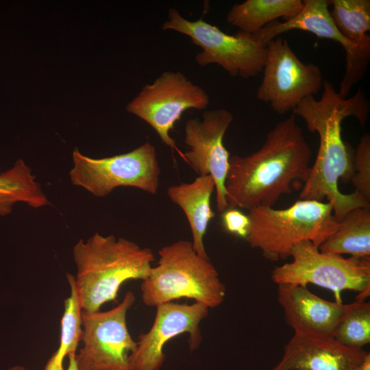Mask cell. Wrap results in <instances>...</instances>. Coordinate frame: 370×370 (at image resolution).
Instances as JSON below:
<instances>
[{
  "label": "cell",
  "mask_w": 370,
  "mask_h": 370,
  "mask_svg": "<svg viewBox=\"0 0 370 370\" xmlns=\"http://www.w3.org/2000/svg\"><path fill=\"white\" fill-rule=\"evenodd\" d=\"M332 21L348 41L358 45H370V1L330 0Z\"/></svg>",
  "instance_id": "7402d4cb"
},
{
  "label": "cell",
  "mask_w": 370,
  "mask_h": 370,
  "mask_svg": "<svg viewBox=\"0 0 370 370\" xmlns=\"http://www.w3.org/2000/svg\"><path fill=\"white\" fill-rule=\"evenodd\" d=\"M361 370H370V354L367 356Z\"/></svg>",
  "instance_id": "4316f807"
},
{
  "label": "cell",
  "mask_w": 370,
  "mask_h": 370,
  "mask_svg": "<svg viewBox=\"0 0 370 370\" xmlns=\"http://www.w3.org/2000/svg\"><path fill=\"white\" fill-rule=\"evenodd\" d=\"M278 300L294 334L334 337L351 304L330 301L311 293L307 286L278 285Z\"/></svg>",
  "instance_id": "9a60e30c"
},
{
  "label": "cell",
  "mask_w": 370,
  "mask_h": 370,
  "mask_svg": "<svg viewBox=\"0 0 370 370\" xmlns=\"http://www.w3.org/2000/svg\"><path fill=\"white\" fill-rule=\"evenodd\" d=\"M290 256L292 262L272 271L271 279L277 285L314 284L331 291L337 302H342L345 290L358 292L356 299L359 301H366L370 295V257L345 258L322 252L310 241L296 244Z\"/></svg>",
  "instance_id": "8992f818"
},
{
  "label": "cell",
  "mask_w": 370,
  "mask_h": 370,
  "mask_svg": "<svg viewBox=\"0 0 370 370\" xmlns=\"http://www.w3.org/2000/svg\"><path fill=\"white\" fill-rule=\"evenodd\" d=\"M323 87L319 99L307 97L292 112L304 121L308 131L317 132L320 139L315 161L299 198L318 201L326 199L339 221L354 208L370 206V202L357 192L344 194L338 186L340 179L348 182L354 175V150L342 138V121L354 116L364 127L370 104L361 88L353 96L342 99L329 81L323 80Z\"/></svg>",
  "instance_id": "6da1fadb"
},
{
  "label": "cell",
  "mask_w": 370,
  "mask_h": 370,
  "mask_svg": "<svg viewBox=\"0 0 370 370\" xmlns=\"http://www.w3.org/2000/svg\"><path fill=\"white\" fill-rule=\"evenodd\" d=\"M135 302L127 291L114 308L82 311L83 346L75 360L78 370H132L129 360L136 346L127 326V313Z\"/></svg>",
  "instance_id": "9c48e42d"
},
{
  "label": "cell",
  "mask_w": 370,
  "mask_h": 370,
  "mask_svg": "<svg viewBox=\"0 0 370 370\" xmlns=\"http://www.w3.org/2000/svg\"><path fill=\"white\" fill-rule=\"evenodd\" d=\"M354 175L350 180L354 191L370 202V135L364 134L354 151Z\"/></svg>",
  "instance_id": "cb8c5ba5"
},
{
  "label": "cell",
  "mask_w": 370,
  "mask_h": 370,
  "mask_svg": "<svg viewBox=\"0 0 370 370\" xmlns=\"http://www.w3.org/2000/svg\"><path fill=\"white\" fill-rule=\"evenodd\" d=\"M303 5L301 0H246L231 8L226 21L239 31L254 34L280 18H293Z\"/></svg>",
  "instance_id": "ac0fdd59"
},
{
  "label": "cell",
  "mask_w": 370,
  "mask_h": 370,
  "mask_svg": "<svg viewBox=\"0 0 370 370\" xmlns=\"http://www.w3.org/2000/svg\"><path fill=\"white\" fill-rule=\"evenodd\" d=\"M202 120L193 118L184 126V143L189 149L182 158L199 175H210L215 183L216 204L219 212L227 208L225 180L229 169L230 153L223 138L233 115L220 108L205 111Z\"/></svg>",
  "instance_id": "4fadbf2b"
},
{
  "label": "cell",
  "mask_w": 370,
  "mask_h": 370,
  "mask_svg": "<svg viewBox=\"0 0 370 370\" xmlns=\"http://www.w3.org/2000/svg\"><path fill=\"white\" fill-rule=\"evenodd\" d=\"M248 211L250 225L245 239L271 261L286 259L303 241L319 247L338 225L329 202L300 199L285 209L257 206Z\"/></svg>",
  "instance_id": "5b68a950"
},
{
  "label": "cell",
  "mask_w": 370,
  "mask_h": 370,
  "mask_svg": "<svg viewBox=\"0 0 370 370\" xmlns=\"http://www.w3.org/2000/svg\"><path fill=\"white\" fill-rule=\"evenodd\" d=\"M319 249L322 252L341 256L370 257V208H357L349 211Z\"/></svg>",
  "instance_id": "d6986e66"
},
{
  "label": "cell",
  "mask_w": 370,
  "mask_h": 370,
  "mask_svg": "<svg viewBox=\"0 0 370 370\" xmlns=\"http://www.w3.org/2000/svg\"><path fill=\"white\" fill-rule=\"evenodd\" d=\"M156 266L143 280L140 291L147 306L187 298L208 308L224 301L226 288L209 258L199 256L192 242L179 240L161 248Z\"/></svg>",
  "instance_id": "277c9868"
},
{
  "label": "cell",
  "mask_w": 370,
  "mask_h": 370,
  "mask_svg": "<svg viewBox=\"0 0 370 370\" xmlns=\"http://www.w3.org/2000/svg\"><path fill=\"white\" fill-rule=\"evenodd\" d=\"M301 11L293 18L280 22L275 21L254 36L267 46L280 34L301 30L312 33L319 38L337 42L345 52V73L340 82L338 95L346 98L352 88L365 77L370 60V45H358L346 40L335 26L326 0H304Z\"/></svg>",
  "instance_id": "7c38bea8"
},
{
  "label": "cell",
  "mask_w": 370,
  "mask_h": 370,
  "mask_svg": "<svg viewBox=\"0 0 370 370\" xmlns=\"http://www.w3.org/2000/svg\"><path fill=\"white\" fill-rule=\"evenodd\" d=\"M224 228L230 234L245 238L249 228V219L236 208H227L222 214Z\"/></svg>",
  "instance_id": "d4e9b609"
},
{
  "label": "cell",
  "mask_w": 370,
  "mask_h": 370,
  "mask_svg": "<svg viewBox=\"0 0 370 370\" xmlns=\"http://www.w3.org/2000/svg\"><path fill=\"white\" fill-rule=\"evenodd\" d=\"M73 254L78 296L82 310L87 312L99 311L104 304L115 301L124 282L146 279L155 260L149 248L99 233L79 240Z\"/></svg>",
  "instance_id": "3957f363"
},
{
  "label": "cell",
  "mask_w": 370,
  "mask_h": 370,
  "mask_svg": "<svg viewBox=\"0 0 370 370\" xmlns=\"http://www.w3.org/2000/svg\"><path fill=\"white\" fill-rule=\"evenodd\" d=\"M262 73L256 97L282 115L293 112L304 98L319 92L323 83L319 67L301 62L282 37L267 45Z\"/></svg>",
  "instance_id": "8fae6325"
},
{
  "label": "cell",
  "mask_w": 370,
  "mask_h": 370,
  "mask_svg": "<svg viewBox=\"0 0 370 370\" xmlns=\"http://www.w3.org/2000/svg\"><path fill=\"white\" fill-rule=\"evenodd\" d=\"M334 338L352 349H362L370 343V303L355 300L339 323Z\"/></svg>",
  "instance_id": "603a6c76"
},
{
  "label": "cell",
  "mask_w": 370,
  "mask_h": 370,
  "mask_svg": "<svg viewBox=\"0 0 370 370\" xmlns=\"http://www.w3.org/2000/svg\"><path fill=\"white\" fill-rule=\"evenodd\" d=\"M17 202L25 203L34 208L49 204L30 167L22 160L0 173V215L10 214Z\"/></svg>",
  "instance_id": "ffe728a7"
},
{
  "label": "cell",
  "mask_w": 370,
  "mask_h": 370,
  "mask_svg": "<svg viewBox=\"0 0 370 370\" xmlns=\"http://www.w3.org/2000/svg\"><path fill=\"white\" fill-rule=\"evenodd\" d=\"M71 182L97 197L120 186L134 187L155 195L160 168L155 147L147 142L134 150L103 158H92L77 149L73 151Z\"/></svg>",
  "instance_id": "ba28073f"
},
{
  "label": "cell",
  "mask_w": 370,
  "mask_h": 370,
  "mask_svg": "<svg viewBox=\"0 0 370 370\" xmlns=\"http://www.w3.org/2000/svg\"><path fill=\"white\" fill-rule=\"evenodd\" d=\"M215 190V183L210 175H199L190 183L173 185L168 188L170 199L184 211L188 221L195 251L208 258L204 237L214 212L211 208L210 198Z\"/></svg>",
  "instance_id": "e0dca14e"
},
{
  "label": "cell",
  "mask_w": 370,
  "mask_h": 370,
  "mask_svg": "<svg viewBox=\"0 0 370 370\" xmlns=\"http://www.w3.org/2000/svg\"><path fill=\"white\" fill-rule=\"evenodd\" d=\"M156 308L151 327L138 336L136 346L130 355L132 370H160L166 358V343L178 335L188 334V345L191 352L197 350L201 344L199 325L207 317L208 308L197 302H169Z\"/></svg>",
  "instance_id": "5bb4252c"
},
{
  "label": "cell",
  "mask_w": 370,
  "mask_h": 370,
  "mask_svg": "<svg viewBox=\"0 0 370 370\" xmlns=\"http://www.w3.org/2000/svg\"><path fill=\"white\" fill-rule=\"evenodd\" d=\"M70 295L64 299V310L61 319V332L58 349L48 360L43 370H64V358L75 354L82 340V307L74 275L66 273Z\"/></svg>",
  "instance_id": "44dd1931"
},
{
  "label": "cell",
  "mask_w": 370,
  "mask_h": 370,
  "mask_svg": "<svg viewBox=\"0 0 370 370\" xmlns=\"http://www.w3.org/2000/svg\"><path fill=\"white\" fill-rule=\"evenodd\" d=\"M75 354H70L69 357V366L66 370H78L77 367V362L75 360ZM8 370H27L24 367L22 366H15L12 367Z\"/></svg>",
  "instance_id": "484cf974"
},
{
  "label": "cell",
  "mask_w": 370,
  "mask_h": 370,
  "mask_svg": "<svg viewBox=\"0 0 370 370\" xmlns=\"http://www.w3.org/2000/svg\"><path fill=\"white\" fill-rule=\"evenodd\" d=\"M163 30H172L191 39L201 51L195 56L197 64L205 66L216 64L232 77L248 79L262 71L267 58V46L253 34L238 31L234 35L202 18L191 21L175 8L168 12V19L162 25Z\"/></svg>",
  "instance_id": "52a82bcc"
},
{
  "label": "cell",
  "mask_w": 370,
  "mask_h": 370,
  "mask_svg": "<svg viewBox=\"0 0 370 370\" xmlns=\"http://www.w3.org/2000/svg\"><path fill=\"white\" fill-rule=\"evenodd\" d=\"M369 354L347 347L334 337L294 334L271 370H361Z\"/></svg>",
  "instance_id": "2e32d148"
},
{
  "label": "cell",
  "mask_w": 370,
  "mask_h": 370,
  "mask_svg": "<svg viewBox=\"0 0 370 370\" xmlns=\"http://www.w3.org/2000/svg\"><path fill=\"white\" fill-rule=\"evenodd\" d=\"M209 103L206 92L182 73L165 71L144 86L126 109L149 124L161 141L182 157L170 131L186 110H205Z\"/></svg>",
  "instance_id": "30bf717a"
},
{
  "label": "cell",
  "mask_w": 370,
  "mask_h": 370,
  "mask_svg": "<svg viewBox=\"0 0 370 370\" xmlns=\"http://www.w3.org/2000/svg\"><path fill=\"white\" fill-rule=\"evenodd\" d=\"M312 154L292 113L267 133L258 151L230 158L225 183L227 208L273 207L282 195L292 193L295 181H306Z\"/></svg>",
  "instance_id": "7a4b0ae2"
}]
</instances>
